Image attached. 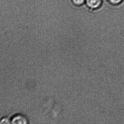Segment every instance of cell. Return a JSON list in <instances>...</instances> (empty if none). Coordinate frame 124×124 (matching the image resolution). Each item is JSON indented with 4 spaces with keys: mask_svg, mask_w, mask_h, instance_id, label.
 Listing matches in <instances>:
<instances>
[{
    "mask_svg": "<svg viewBox=\"0 0 124 124\" xmlns=\"http://www.w3.org/2000/svg\"><path fill=\"white\" fill-rule=\"evenodd\" d=\"M111 3L114 5H117L121 3L123 0H108Z\"/></svg>",
    "mask_w": 124,
    "mask_h": 124,
    "instance_id": "cell-5",
    "label": "cell"
},
{
    "mask_svg": "<svg viewBox=\"0 0 124 124\" xmlns=\"http://www.w3.org/2000/svg\"><path fill=\"white\" fill-rule=\"evenodd\" d=\"M102 0H85V4L92 9L98 8L101 5Z\"/></svg>",
    "mask_w": 124,
    "mask_h": 124,
    "instance_id": "cell-2",
    "label": "cell"
},
{
    "mask_svg": "<svg viewBox=\"0 0 124 124\" xmlns=\"http://www.w3.org/2000/svg\"><path fill=\"white\" fill-rule=\"evenodd\" d=\"M11 123L10 119H9L7 117H4L1 119L0 121V124H8Z\"/></svg>",
    "mask_w": 124,
    "mask_h": 124,
    "instance_id": "cell-4",
    "label": "cell"
},
{
    "mask_svg": "<svg viewBox=\"0 0 124 124\" xmlns=\"http://www.w3.org/2000/svg\"><path fill=\"white\" fill-rule=\"evenodd\" d=\"M72 2L76 6H80L85 3V0H72Z\"/></svg>",
    "mask_w": 124,
    "mask_h": 124,
    "instance_id": "cell-3",
    "label": "cell"
},
{
    "mask_svg": "<svg viewBox=\"0 0 124 124\" xmlns=\"http://www.w3.org/2000/svg\"><path fill=\"white\" fill-rule=\"evenodd\" d=\"M10 120L11 123L13 124H27L29 123L26 117L21 114L15 115L11 117Z\"/></svg>",
    "mask_w": 124,
    "mask_h": 124,
    "instance_id": "cell-1",
    "label": "cell"
}]
</instances>
